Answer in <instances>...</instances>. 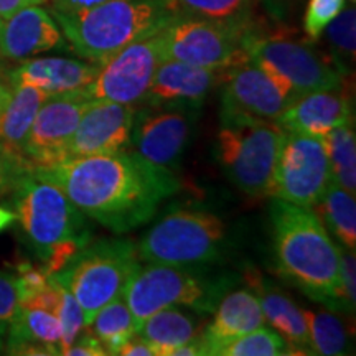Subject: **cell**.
Returning <instances> with one entry per match:
<instances>
[{
	"label": "cell",
	"instance_id": "1",
	"mask_svg": "<svg viewBox=\"0 0 356 356\" xmlns=\"http://www.w3.org/2000/svg\"><path fill=\"white\" fill-rule=\"evenodd\" d=\"M33 170L63 191L84 216L115 234L144 226L180 188L175 172L126 150L33 165Z\"/></svg>",
	"mask_w": 356,
	"mask_h": 356
},
{
	"label": "cell",
	"instance_id": "2",
	"mask_svg": "<svg viewBox=\"0 0 356 356\" xmlns=\"http://www.w3.org/2000/svg\"><path fill=\"white\" fill-rule=\"evenodd\" d=\"M0 193L10 198L15 221L48 275L63 269L91 241L83 213L20 155H10L0 170Z\"/></svg>",
	"mask_w": 356,
	"mask_h": 356
},
{
	"label": "cell",
	"instance_id": "3",
	"mask_svg": "<svg viewBox=\"0 0 356 356\" xmlns=\"http://www.w3.org/2000/svg\"><path fill=\"white\" fill-rule=\"evenodd\" d=\"M275 273L312 300L346 310L340 282V249L310 208L274 198L269 210Z\"/></svg>",
	"mask_w": 356,
	"mask_h": 356
},
{
	"label": "cell",
	"instance_id": "4",
	"mask_svg": "<svg viewBox=\"0 0 356 356\" xmlns=\"http://www.w3.org/2000/svg\"><path fill=\"white\" fill-rule=\"evenodd\" d=\"M60 25L71 50L86 61L104 65L129 44L162 32L184 15L177 0H111L79 12H58Z\"/></svg>",
	"mask_w": 356,
	"mask_h": 356
},
{
	"label": "cell",
	"instance_id": "5",
	"mask_svg": "<svg viewBox=\"0 0 356 356\" xmlns=\"http://www.w3.org/2000/svg\"><path fill=\"white\" fill-rule=\"evenodd\" d=\"M145 264L139 266L122 296L131 309L137 332L150 315L168 307L210 315L222 296L236 286L234 274L213 273L207 267Z\"/></svg>",
	"mask_w": 356,
	"mask_h": 356
},
{
	"label": "cell",
	"instance_id": "6",
	"mask_svg": "<svg viewBox=\"0 0 356 356\" xmlns=\"http://www.w3.org/2000/svg\"><path fill=\"white\" fill-rule=\"evenodd\" d=\"M229 248V231L220 216L195 208H175L155 221L137 244L142 262L208 267Z\"/></svg>",
	"mask_w": 356,
	"mask_h": 356
},
{
	"label": "cell",
	"instance_id": "7",
	"mask_svg": "<svg viewBox=\"0 0 356 356\" xmlns=\"http://www.w3.org/2000/svg\"><path fill=\"white\" fill-rule=\"evenodd\" d=\"M139 266L137 244L131 239L104 238L89 241L51 277L73 293L88 327L102 307L124 296Z\"/></svg>",
	"mask_w": 356,
	"mask_h": 356
},
{
	"label": "cell",
	"instance_id": "8",
	"mask_svg": "<svg viewBox=\"0 0 356 356\" xmlns=\"http://www.w3.org/2000/svg\"><path fill=\"white\" fill-rule=\"evenodd\" d=\"M284 131L274 121L221 118L216 159L222 172L244 195H273V180Z\"/></svg>",
	"mask_w": 356,
	"mask_h": 356
},
{
	"label": "cell",
	"instance_id": "9",
	"mask_svg": "<svg viewBox=\"0 0 356 356\" xmlns=\"http://www.w3.org/2000/svg\"><path fill=\"white\" fill-rule=\"evenodd\" d=\"M249 61L261 66L287 92L292 102L315 91H333L345 83V74L330 56L310 43L284 35H262L251 30L244 38Z\"/></svg>",
	"mask_w": 356,
	"mask_h": 356
},
{
	"label": "cell",
	"instance_id": "10",
	"mask_svg": "<svg viewBox=\"0 0 356 356\" xmlns=\"http://www.w3.org/2000/svg\"><path fill=\"white\" fill-rule=\"evenodd\" d=\"M256 26H238L184 13L159 32L163 61L228 70L249 61L244 38Z\"/></svg>",
	"mask_w": 356,
	"mask_h": 356
},
{
	"label": "cell",
	"instance_id": "11",
	"mask_svg": "<svg viewBox=\"0 0 356 356\" xmlns=\"http://www.w3.org/2000/svg\"><path fill=\"white\" fill-rule=\"evenodd\" d=\"M330 181V162L323 139L284 131L270 197L312 208Z\"/></svg>",
	"mask_w": 356,
	"mask_h": 356
},
{
	"label": "cell",
	"instance_id": "12",
	"mask_svg": "<svg viewBox=\"0 0 356 356\" xmlns=\"http://www.w3.org/2000/svg\"><path fill=\"white\" fill-rule=\"evenodd\" d=\"M162 61L159 33L129 44L101 65L95 81L83 88L84 95L91 101L140 104Z\"/></svg>",
	"mask_w": 356,
	"mask_h": 356
},
{
	"label": "cell",
	"instance_id": "13",
	"mask_svg": "<svg viewBox=\"0 0 356 356\" xmlns=\"http://www.w3.org/2000/svg\"><path fill=\"white\" fill-rule=\"evenodd\" d=\"M198 108L181 104L137 108L132 127L136 152L154 165L175 172L181 163Z\"/></svg>",
	"mask_w": 356,
	"mask_h": 356
},
{
	"label": "cell",
	"instance_id": "14",
	"mask_svg": "<svg viewBox=\"0 0 356 356\" xmlns=\"http://www.w3.org/2000/svg\"><path fill=\"white\" fill-rule=\"evenodd\" d=\"M91 102L84 89L48 96L40 106L25 139L24 159L35 167L63 162L79 119Z\"/></svg>",
	"mask_w": 356,
	"mask_h": 356
},
{
	"label": "cell",
	"instance_id": "15",
	"mask_svg": "<svg viewBox=\"0 0 356 356\" xmlns=\"http://www.w3.org/2000/svg\"><path fill=\"white\" fill-rule=\"evenodd\" d=\"M220 86L221 118L275 121L292 102L279 83L252 61L225 70Z\"/></svg>",
	"mask_w": 356,
	"mask_h": 356
},
{
	"label": "cell",
	"instance_id": "16",
	"mask_svg": "<svg viewBox=\"0 0 356 356\" xmlns=\"http://www.w3.org/2000/svg\"><path fill=\"white\" fill-rule=\"evenodd\" d=\"M137 106L92 101L71 137L66 159L119 154L131 147Z\"/></svg>",
	"mask_w": 356,
	"mask_h": 356
},
{
	"label": "cell",
	"instance_id": "17",
	"mask_svg": "<svg viewBox=\"0 0 356 356\" xmlns=\"http://www.w3.org/2000/svg\"><path fill=\"white\" fill-rule=\"evenodd\" d=\"M66 40L48 10L30 6L0 17V58L24 61L42 53L65 50Z\"/></svg>",
	"mask_w": 356,
	"mask_h": 356
},
{
	"label": "cell",
	"instance_id": "18",
	"mask_svg": "<svg viewBox=\"0 0 356 356\" xmlns=\"http://www.w3.org/2000/svg\"><path fill=\"white\" fill-rule=\"evenodd\" d=\"M222 73L225 70L198 68L172 60L162 61L140 104H181L200 109L213 89L221 84Z\"/></svg>",
	"mask_w": 356,
	"mask_h": 356
},
{
	"label": "cell",
	"instance_id": "19",
	"mask_svg": "<svg viewBox=\"0 0 356 356\" xmlns=\"http://www.w3.org/2000/svg\"><path fill=\"white\" fill-rule=\"evenodd\" d=\"M266 325L261 304L249 287L231 289L213 310L211 322L198 333L202 355H220L222 346Z\"/></svg>",
	"mask_w": 356,
	"mask_h": 356
},
{
	"label": "cell",
	"instance_id": "20",
	"mask_svg": "<svg viewBox=\"0 0 356 356\" xmlns=\"http://www.w3.org/2000/svg\"><path fill=\"white\" fill-rule=\"evenodd\" d=\"M350 121H353L351 99L341 86L333 91H315L300 96L274 122L282 131L323 139L333 129Z\"/></svg>",
	"mask_w": 356,
	"mask_h": 356
},
{
	"label": "cell",
	"instance_id": "21",
	"mask_svg": "<svg viewBox=\"0 0 356 356\" xmlns=\"http://www.w3.org/2000/svg\"><path fill=\"white\" fill-rule=\"evenodd\" d=\"M243 277L259 300L266 322L270 323L273 330L287 341L293 355H314L300 307L282 289L270 282L259 269L246 267Z\"/></svg>",
	"mask_w": 356,
	"mask_h": 356
},
{
	"label": "cell",
	"instance_id": "22",
	"mask_svg": "<svg viewBox=\"0 0 356 356\" xmlns=\"http://www.w3.org/2000/svg\"><path fill=\"white\" fill-rule=\"evenodd\" d=\"M101 65L73 58H29L7 73L8 86H33L47 95L78 91L95 81Z\"/></svg>",
	"mask_w": 356,
	"mask_h": 356
},
{
	"label": "cell",
	"instance_id": "23",
	"mask_svg": "<svg viewBox=\"0 0 356 356\" xmlns=\"http://www.w3.org/2000/svg\"><path fill=\"white\" fill-rule=\"evenodd\" d=\"M61 325L53 312L20 307L6 333L7 355H60Z\"/></svg>",
	"mask_w": 356,
	"mask_h": 356
},
{
	"label": "cell",
	"instance_id": "24",
	"mask_svg": "<svg viewBox=\"0 0 356 356\" xmlns=\"http://www.w3.org/2000/svg\"><path fill=\"white\" fill-rule=\"evenodd\" d=\"M137 333L150 345L155 356H172L177 348L198 337V314L180 307H168L150 315Z\"/></svg>",
	"mask_w": 356,
	"mask_h": 356
},
{
	"label": "cell",
	"instance_id": "25",
	"mask_svg": "<svg viewBox=\"0 0 356 356\" xmlns=\"http://www.w3.org/2000/svg\"><path fill=\"white\" fill-rule=\"evenodd\" d=\"M10 99L0 115V144L8 154L22 155L35 115L50 95L33 86H10Z\"/></svg>",
	"mask_w": 356,
	"mask_h": 356
},
{
	"label": "cell",
	"instance_id": "26",
	"mask_svg": "<svg viewBox=\"0 0 356 356\" xmlns=\"http://www.w3.org/2000/svg\"><path fill=\"white\" fill-rule=\"evenodd\" d=\"M335 243L355 251L356 248V203L355 195L330 181L314 207L310 208Z\"/></svg>",
	"mask_w": 356,
	"mask_h": 356
},
{
	"label": "cell",
	"instance_id": "27",
	"mask_svg": "<svg viewBox=\"0 0 356 356\" xmlns=\"http://www.w3.org/2000/svg\"><path fill=\"white\" fill-rule=\"evenodd\" d=\"M302 312H304L314 355L337 356L351 353L350 332L337 315V312L327 309V307Z\"/></svg>",
	"mask_w": 356,
	"mask_h": 356
},
{
	"label": "cell",
	"instance_id": "28",
	"mask_svg": "<svg viewBox=\"0 0 356 356\" xmlns=\"http://www.w3.org/2000/svg\"><path fill=\"white\" fill-rule=\"evenodd\" d=\"M88 328L101 341L108 355H119L124 343L137 333V325L124 297H118L102 307Z\"/></svg>",
	"mask_w": 356,
	"mask_h": 356
},
{
	"label": "cell",
	"instance_id": "29",
	"mask_svg": "<svg viewBox=\"0 0 356 356\" xmlns=\"http://www.w3.org/2000/svg\"><path fill=\"white\" fill-rule=\"evenodd\" d=\"M330 162L332 181L355 195L356 191V137L355 121L341 124L323 137Z\"/></svg>",
	"mask_w": 356,
	"mask_h": 356
},
{
	"label": "cell",
	"instance_id": "30",
	"mask_svg": "<svg viewBox=\"0 0 356 356\" xmlns=\"http://www.w3.org/2000/svg\"><path fill=\"white\" fill-rule=\"evenodd\" d=\"M328 56L345 76H348L355 63L356 53V10L355 6L343 7L323 30Z\"/></svg>",
	"mask_w": 356,
	"mask_h": 356
},
{
	"label": "cell",
	"instance_id": "31",
	"mask_svg": "<svg viewBox=\"0 0 356 356\" xmlns=\"http://www.w3.org/2000/svg\"><path fill=\"white\" fill-rule=\"evenodd\" d=\"M177 2L188 15L246 26V29L254 26L252 25L254 0H177Z\"/></svg>",
	"mask_w": 356,
	"mask_h": 356
},
{
	"label": "cell",
	"instance_id": "32",
	"mask_svg": "<svg viewBox=\"0 0 356 356\" xmlns=\"http://www.w3.org/2000/svg\"><path fill=\"white\" fill-rule=\"evenodd\" d=\"M293 351L286 340L264 325L222 346L218 356H291Z\"/></svg>",
	"mask_w": 356,
	"mask_h": 356
},
{
	"label": "cell",
	"instance_id": "33",
	"mask_svg": "<svg viewBox=\"0 0 356 356\" xmlns=\"http://www.w3.org/2000/svg\"><path fill=\"white\" fill-rule=\"evenodd\" d=\"M53 280H55L58 291H60V305H58L56 317L60 320L61 325L60 355H63L65 351L74 343V340L79 337V333L86 328V320H84V312L81 309V305H79L78 300L74 299L73 293H71L65 286H61L56 279Z\"/></svg>",
	"mask_w": 356,
	"mask_h": 356
},
{
	"label": "cell",
	"instance_id": "34",
	"mask_svg": "<svg viewBox=\"0 0 356 356\" xmlns=\"http://www.w3.org/2000/svg\"><path fill=\"white\" fill-rule=\"evenodd\" d=\"M346 0H309L304 15V32L307 38L317 42L323 30L343 10Z\"/></svg>",
	"mask_w": 356,
	"mask_h": 356
},
{
	"label": "cell",
	"instance_id": "35",
	"mask_svg": "<svg viewBox=\"0 0 356 356\" xmlns=\"http://www.w3.org/2000/svg\"><path fill=\"white\" fill-rule=\"evenodd\" d=\"M13 273H15L17 284H19L20 305H24L26 300L32 299L50 284V275L47 274V270L32 262H19Z\"/></svg>",
	"mask_w": 356,
	"mask_h": 356
},
{
	"label": "cell",
	"instance_id": "36",
	"mask_svg": "<svg viewBox=\"0 0 356 356\" xmlns=\"http://www.w3.org/2000/svg\"><path fill=\"white\" fill-rule=\"evenodd\" d=\"M20 307V292L15 273L0 270V328L7 330L8 323L15 317Z\"/></svg>",
	"mask_w": 356,
	"mask_h": 356
},
{
	"label": "cell",
	"instance_id": "37",
	"mask_svg": "<svg viewBox=\"0 0 356 356\" xmlns=\"http://www.w3.org/2000/svg\"><path fill=\"white\" fill-rule=\"evenodd\" d=\"M340 249V282H341V293L350 315H355L356 305V259L355 251L346 249L338 244Z\"/></svg>",
	"mask_w": 356,
	"mask_h": 356
},
{
	"label": "cell",
	"instance_id": "38",
	"mask_svg": "<svg viewBox=\"0 0 356 356\" xmlns=\"http://www.w3.org/2000/svg\"><path fill=\"white\" fill-rule=\"evenodd\" d=\"M63 355L66 356H106L108 351L104 350V346L97 338L89 332L86 327L79 333V337L74 340V343L65 351Z\"/></svg>",
	"mask_w": 356,
	"mask_h": 356
},
{
	"label": "cell",
	"instance_id": "39",
	"mask_svg": "<svg viewBox=\"0 0 356 356\" xmlns=\"http://www.w3.org/2000/svg\"><path fill=\"white\" fill-rule=\"evenodd\" d=\"M119 355L122 356H155L154 350L150 348V345L142 338L139 333L129 338L124 343V346L119 351Z\"/></svg>",
	"mask_w": 356,
	"mask_h": 356
},
{
	"label": "cell",
	"instance_id": "40",
	"mask_svg": "<svg viewBox=\"0 0 356 356\" xmlns=\"http://www.w3.org/2000/svg\"><path fill=\"white\" fill-rule=\"evenodd\" d=\"M53 10L58 12H79L86 8L101 6V3L111 2V0H50Z\"/></svg>",
	"mask_w": 356,
	"mask_h": 356
},
{
	"label": "cell",
	"instance_id": "41",
	"mask_svg": "<svg viewBox=\"0 0 356 356\" xmlns=\"http://www.w3.org/2000/svg\"><path fill=\"white\" fill-rule=\"evenodd\" d=\"M44 2L47 0H0V17H7L30 6H42Z\"/></svg>",
	"mask_w": 356,
	"mask_h": 356
},
{
	"label": "cell",
	"instance_id": "42",
	"mask_svg": "<svg viewBox=\"0 0 356 356\" xmlns=\"http://www.w3.org/2000/svg\"><path fill=\"white\" fill-rule=\"evenodd\" d=\"M261 2H264V6L267 7V10H269L270 15L274 17V19H284V15H286L289 7L292 6L293 0H261Z\"/></svg>",
	"mask_w": 356,
	"mask_h": 356
},
{
	"label": "cell",
	"instance_id": "43",
	"mask_svg": "<svg viewBox=\"0 0 356 356\" xmlns=\"http://www.w3.org/2000/svg\"><path fill=\"white\" fill-rule=\"evenodd\" d=\"M13 222H15V215H13V211L0 207V233H3L7 228H10Z\"/></svg>",
	"mask_w": 356,
	"mask_h": 356
},
{
	"label": "cell",
	"instance_id": "44",
	"mask_svg": "<svg viewBox=\"0 0 356 356\" xmlns=\"http://www.w3.org/2000/svg\"><path fill=\"white\" fill-rule=\"evenodd\" d=\"M10 95H12L10 86H7L6 83L0 81V115H2L3 109H6L7 102L10 99Z\"/></svg>",
	"mask_w": 356,
	"mask_h": 356
},
{
	"label": "cell",
	"instance_id": "45",
	"mask_svg": "<svg viewBox=\"0 0 356 356\" xmlns=\"http://www.w3.org/2000/svg\"><path fill=\"white\" fill-rule=\"evenodd\" d=\"M7 159H8V152H7L6 149H3L2 144H0V170H2L3 163L7 162Z\"/></svg>",
	"mask_w": 356,
	"mask_h": 356
},
{
	"label": "cell",
	"instance_id": "46",
	"mask_svg": "<svg viewBox=\"0 0 356 356\" xmlns=\"http://www.w3.org/2000/svg\"><path fill=\"white\" fill-rule=\"evenodd\" d=\"M6 333L7 330L0 328V353H3V348H6Z\"/></svg>",
	"mask_w": 356,
	"mask_h": 356
},
{
	"label": "cell",
	"instance_id": "47",
	"mask_svg": "<svg viewBox=\"0 0 356 356\" xmlns=\"http://www.w3.org/2000/svg\"><path fill=\"white\" fill-rule=\"evenodd\" d=\"M346 2H351V3H355V0H346Z\"/></svg>",
	"mask_w": 356,
	"mask_h": 356
},
{
	"label": "cell",
	"instance_id": "48",
	"mask_svg": "<svg viewBox=\"0 0 356 356\" xmlns=\"http://www.w3.org/2000/svg\"><path fill=\"white\" fill-rule=\"evenodd\" d=\"M0 60H2V58H0Z\"/></svg>",
	"mask_w": 356,
	"mask_h": 356
}]
</instances>
